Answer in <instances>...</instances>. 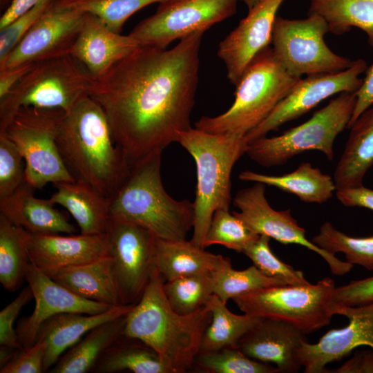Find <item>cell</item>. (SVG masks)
I'll return each instance as SVG.
<instances>
[{"mask_svg": "<svg viewBox=\"0 0 373 373\" xmlns=\"http://www.w3.org/2000/svg\"><path fill=\"white\" fill-rule=\"evenodd\" d=\"M204 32L171 49L140 46L101 76L88 96L107 117L114 141L129 165L161 152L191 128Z\"/></svg>", "mask_w": 373, "mask_h": 373, "instance_id": "1", "label": "cell"}, {"mask_svg": "<svg viewBox=\"0 0 373 373\" xmlns=\"http://www.w3.org/2000/svg\"><path fill=\"white\" fill-rule=\"evenodd\" d=\"M56 143L73 178L109 198L129 173L130 165L114 141L104 111L88 95L64 113Z\"/></svg>", "mask_w": 373, "mask_h": 373, "instance_id": "2", "label": "cell"}, {"mask_svg": "<svg viewBox=\"0 0 373 373\" xmlns=\"http://www.w3.org/2000/svg\"><path fill=\"white\" fill-rule=\"evenodd\" d=\"M164 281L155 268L140 300L126 316L123 335L153 348L172 373L191 372L211 314L207 306L189 315L176 313L165 296Z\"/></svg>", "mask_w": 373, "mask_h": 373, "instance_id": "3", "label": "cell"}, {"mask_svg": "<svg viewBox=\"0 0 373 373\" xmlns=\"http://www.w3.org/2000/svg\"><path fill=\"white\" fill-rule=\"evenodd\" d=\"M161 155L151 153L130 166L110 198V217L141 225L161 239L186 240L193 228V202L176 200L166 192L161 179Z\"/></svg>", "mask_w": 373, "mask_h": 373, "instance_id": "4", "label": "cell"}, {"mask_svg": "<svg viewBox=\"0 0 373 373\" xmlns=\"http://www.w3.org/2000/svg\"><path fill=\"white\" fill-rule=\"evenodd\" d=\"M177 142L195 162V218L191 240L204 248L213 213L219 209H229L231 173L236 162L245 153L248 143L243 135L213 134L192 127L180 132Z\"/></svg>", "mask_w": 373, "mask_h": 373, "instance_id": "5", "label": "cell"}, {"mask_svg": "<svg viewBox=\"0 0 373 373\" xmlns=\"http://www.w3.org/2000/svg\"><path fill=\"white\" fill-rule=\"evenodd\" d=\"M300 79L280 64L269 46L255 57L236 85L231 106L218 116L202 117L195 127L213 134L245 135L269 115Z\"/></svg>", "mask_w": 373, "mask_h": 373, "instance_id": "6", "label": "cell"}, {"mask_svg": "<svg viewBox=\"0 0 373 373\" xmlns=\"http://www.w3.org/2000/svg\"><path fill=\"white\" fill-rule=\"evenodd\" d=\"M92 75L70 55L32 64L21 80L0 99V132L21 107L70 111L88 95Z\"/></svg>", "mask_w": 373, "mask_h": 373, "instance_id": "7", "label": "cell"}, {"mask_svg": "<svg viewBox=\"0 0 373 373\" xmlns=\"http://www.w3.org/2000/svg\"><path fill=\"white\" fill-rule=\"evenodd\" d=\"M356 101L355 93H341L305 122L280 135L265 136L248 143L245 153L265 167L283 165L307 151H321L332 160L334 140L347 128Z\"/></svg>", "mask_w": 373, "mask_h": 373, "instance_id": "8", "label": "cell"}, {"mask_svg": "<svg viewBox=\"0 0 373 373\" xmlns=\"http://www.w3.org/2000/svg\"><path fill=\"white\" fill-rule=\"evenodd\" d=\"M335 288L334 280L325 277L316 284L269 287L232 300L245 314L283 321L307 334L331 322Z\"/></svg>", "mask_w": 373, "mask_h": 373, "instance_id": "9", "label": "cell"}, {"mask_svg": "<svg viewBox=\"0 0 373 373\" xmlns=\"http://www.w3.org/2000/svg\"><path fill=\"white\" fill-rule=\"evenodd\" d=\"M65 112L59 108L21 107L3 132L25 160L26 182L36 189L48 183L73 182L59 154L56 135Z\"/></svg>", "mask_w": 373, "mask_h": 373, "instance_id": "10", "label": "cell"}, {"mask_svg": "<svg viewBox=\"0 0 373 373\" xmlns=\"http://www.w3.org/2000/svg\"><path fill=\"white\" fill-rule=\"evenodd\" d=\"M329 32L327 22L316 14H308L302 19L276 16L271 38L273 53L280 64L298 78L341 72L354 61L329 49L324 40Z\"/></svg>", "mask_w": 373, "mask_h": 373, "instance_id": "11", "label": "cell"}, {"mask_svg": "<svg viewBox=\"0 0 373 373\" xmlns=\"http://www.w3.org/2000/svg\"><path fill=\"white\" fill-rule=\"evenodd\" d=\"M238 0H169L130 32L141 46L166 48L195 32H204L232 16Z\"/></svg>", "mask_w": 373, "mask_h": 373, "instance_id": "12", "label": "cell"}, {"mask_svg": "<svg viewBox=\"0 0 373 373\" xmlns=\"http://www.w3.org/2000/svg\"><path fill=\"white\" fill-rule=\"evenodd\" d=\"M106 235L123 305H135L155 269L157 237L137 224L110 217Z\"/></svg>", "mask_w": 373, "mask_h": 373, "instance_id": "13", "label": "cell"}, {"mask_svg": "<svg viewBox=\"0 0 373 373\" xmlns=\"http://www.w3.org/2000/svg\"><path fill=\"white\" fill-rule=\"evenodd\" d=\"M266 185L261 182L238 191L233 204L239 211L232 213L254 233L273 238L283 245L295 244L306 247L321 256L336 276L350 272L353 265L343 261L309 241L306 231L291 214V210L276 211L265 196Z\"/></svg>", "mask_w": 373, "mask_h": 373, "instance_id": "14", "label": "cell"}, {"mask_svg": "<svg viewBox=\"0 0 373 373\" xmlns=\"http://www.w3.org/2000/svg\"><path fill=\"white\" fill-rule=\"evenodd\" d=\"M366 69V61L358 59L341 72L300 78L269 115L245 135L247 142L267 136L269 132L305 115L329 97L344 92L356 93L363 82L358 76Z\"/></svg>", "mask_w": 373, "mask_h": 373, "instance_id": "15", "label": "cell"}, {"mask_svg": "<svg viewBox=\"0 0 373 373\" xmlns=\"http://www.w3.org/2000/svg\"><path fill=\"white\" fill-rule=\"evenodd\" d=\"M84 15L57 0L53 2L0 63V69L70 55Z\"/></svg>", "mask_w": 373, "mask_h": 373, "instance_id": "16", "label": "cell"}, {"mask_svg": "<svg viewBox=\"0 0 373 373\" xmlns=\"http://www.w3.org/2000/svg\"><path fill=\"white\" fill-rule=\"evenodd\" d=\"M334 313L345 316L349 324L328 331L316 343L302 345L297 358L305 373H326L328 363L340 361L359 346L373 350V302L359 306L334 303Z\"/></svg>", "mask_w": 373, "mask_h": 373, "instance_id": "17", "label": "cell"}, {"mask_svg": "<svg viewBox=\"0 0 373 373\" xmlns=\"http://www.w3.org/2000/svg\"><path fill=\"white\" fill-rule=\"evenodd\" d=\"M25 280L30 287L35 305L32 313L21 318L16 328L23 349L36 341L42 324L52 316L64 312L96 314L113 306L82 298L55 282L30 262Z\"/></svg>", "mask_w": 373, "mask_h": 373, "instance_id": "18", "label": "cell"}, {"mask_svg": "<svg viewBox=\"0 0 373 373\" xmlns=\"http://www.w3.org/2000/svg\"><path fill=\"white\" fill-rule=\"evenodd\" d=\"M285 0H260L218 46V55L236 85L255 57L271 43L276 13Z\"/></svg>", "mask_w": 373, "mask_h": 373, "instance_id": "19", "label": "cell"}, {"mask_svg": "<svg viewBox=\"0 0 373 373\" xmlns=\"http://www.w3.org/2000/svg\"><path fill=\"white\" fill-rule=\"evenodd\" d=\"M30 261L50 277L70 267L89 263L109 255L105 234H32L28 242Z\"/></svg>", "mask_w": 373, "mask_h": 373, "instance_id": "20", "label": "cell"}, {"mask_svg": "<svg viewBox=\"0 0 373 373\" xmlns=\"http://www.w3.org/2000/svg\"><path fill=\"white\" fill-rule=\"evenodd\" d=\"M306 334L283 321L262 318L240 340L238 349L248 357L273 363L280 372H296L301 365L297 352Z\"/></svg>", "mask_w": 373, "mask_h": 373, "instance_id": "21", "label": "cell"}, {"mask_svg": "<svg viewBox=\"0 0 373 373\" xmlns=\"http://www.w3.org/2000/svg\"><path fill=\"white\" fill-rule=\"evenodd\" d=\"M140 46L129 35L115 32L97 16L84 12L79 33L70 55L83 64L92 77H96Z\"/></svg>", "mask_w": 373, "mask_h": 373, "instance_id": "22", "label": "cell"}, {"mask_svg": "<svg viewBox=\"0 0 373 373\" xmlns=\"http://www.w3.org/2000/svg\"><path fill=\"white\" fill-rule=\"evenodd\" d=\"M133 305L113 306L96 314L64 312L46 320L41 326L36 339L46 344L44 372L57 362L64 352L76 344L92 329L104 322L127 314Z\"/></svg>", "mask_w": 373, "mask_h": 373, "instance_id": "23", "label": "cell"}, {"mask_svg": "<svg viewBox=\"0 0 373 373\" xmlns=\"http://www.w3.org/2000/svg\"><path fill=\"white\" fill-rule=\"evenodd\" d=\"M27 182L10 195L0 199V213L32 234H73L77 228L54 207L50 199L34 195Z\"/></svg>", "mask_w": 373, "mask_h": 373, "instance_id": "24", "label": "cell"}, {"mask_svg": "<svg viewBox=\"0 0 373 373\" xmlns=\"http://www.w3.org/2000/svg\"><path fill=\"white\" fill-rule=\"evenodd\" d=\"M54 204L64 207L73 217L84 235L105 234L110 219V198L81 181L53 183Z\"/></svg>", "mask_w": 373, "mask_h": 373, "instance_id": "25", "label": "cell"}, {"mask_svg": "<svg viewBox=\"0 0 373 373\" xmlns=\"http://www.w3.org/2000/svg\"><path fill=\"white\" fill-rule=\"evenodd\" d=\"M229 262V258L207 251L191 240L157 239L155 266L165 281L193 274H211Z\"/></svg>", "mask_w": 373, "mask_h": 373, "instance_id": "26", "label": "cell"}, {"mask_svg": "<svg viewBox=\"0 0 373 373\" xmlns=\"http://www.w3.org/2000/svg\"><path fill=\"white\" fill-rule=\"evenodd\" d=\"M50 277L86 299L111 306L123 305L110 256L89 263L62 269Z\"/></svg>", "mask_w": 373, "mask_h": 373, "instance_id": "27", "label": "cell"}, {"mask_svg": "<svg viewBox=\"0 0 373 373\" xmlns=\"http://www.w3.org/2000/svg\"><path fill=\"white\" fill-rule=\"evenodd\" d=\"M350 133L334 173L336 190L363 185L373 165V106L351 125Z\"/></svg>", "mask_w": 373, "mask_h": 373, "instance_id": "28", "label": "cell"}, {"mask_svg": "<svg viewBox=\"0 0 373 373\" xmlns=\"http://www.w3.org/2000/svg\"><path fill=\"white\" fill-rule=\"evenodd\" d=\"M238 177L245 182H261L275 186L307 203L323 204L336 191L330 175L309 162H303L294 171L283 175H265L247 170L242 171Z\"/></svg>", "mask_w": 373, "mask_h": 373, "instance_id": "29", "label": "cell"}, {"mask_svg": "<svg viewBox=\"0 0 373 373\" xmlns=\"http://www.w3.org/2000/svg\"><path fill=\"white\" fill-rule=\"evenodd\" d=\"M126 316L108 321L92 329L59 358L49 372H93L102 354L123 335Z\"/></svg>", "mask_w": 373, "mask_h": 373, "instance_id": "30", "label": "cell"}, {"mask_svg": "<svg viewBox=\"0 0 373 373\" xmlns=\"http://www.w3.org/2000/svg\"><path fill=\"white\" fill-rule=\"evenodd\" d=\"M172 373L159 354L140 340L122 335L102 354L93 372Z\"/></svg>", "mask_w": 373, "mask_h": 373, "instance_id": "31", "label": "cell"}, {"mask_svg": "<svg viewBox=\"0 0 373 373\" xmlns=\"http://www.w3.org/2000/svg\"><path fill=\"white\" fill-rule=\"evenodd\" d=\"M30 233L0 213V283L10 291H17L26 278L30 258Z\"/></svg>", "mask_w": 373, "mask_h": 373, "instance_id": "32", "label": "cell"}, {"mask_svg": "<svg viewBox=\"0 0 373 373\" xmlns=\"http://www.w3.org/2000/svg\"><path fill=\"white\" fill-rule=\"evenodd\" d=\"M205 306L209 309L211 318L202 336L200 351L238 347L240 338L262 318L245 313L233 314L215 294L211 296Z\"/></svg>", "mask_w": 373, "mask_h": 373, "instance_id": "33", "label": "cell"}, {"mask_svg": "<svg viewBox=\"0 0 373 373\" xmlns=\"http://www.w3.org/2000/svg\"><path fill=\"white\" fill-rule=\"evenodd\" d=\"M308 14L327 22L329 32L341 35L352 27L364 31L373 47V0H309Z\"/></svg>", "mask_w": 373, "mask_h": 373, "instance_id": "34", "label": "cell"}, {"mask_svg": "<svg viewBox=\"0 0 373 373\" xmlns=\"http://www.w3.org/2000/svg\"><path fill=\"white\" fill-rule=\"evenodd\" d=\"M213 294L224 303L229 299L262 288L287 285L267 276L254 265L243 270H236L229 262L211 274Z\"/></svg>", "mask_w": 373, "mask_h": 373, "instance_id": "35", "label": "cell"}, {"mask_svg": "<svg viewBox=\"0 0 373 373\" xmlns=\"http://www.w3.org/2000/svg\"><path fill=\"white\" fill-rule=\"evenodd\" d=\"M312 242L325 251L334 255L344 254L347 262L373 270V235L352 237L336 229L329 222H324Z\"/></svg>", "mask_w": 373, "mask_h": 373, "instance_id": "36", "label": "cell"}, {"mask_svg": "<svg viewBox=\"0 0 373 373\" xmlns=\"http://www.w3.org/2000/svg\"><path fill=\"white\" fill-rule=\"evenodd\" d=\"M163 289L171 308L178 314L189 315L205 306L213 294L211 274H193L167 280Z\"/></svg>", "mask_w": 373, "mask_h": 373, "instance_id": "37", "label": "cell"}, {"mask_svg": "<svg viewBox=\"0 0 373 373\" xmlns=\"http://www.w3.org/2000/svg\"><path fill=\"white\" fill-rule=\"evenodd\" d=\"M192 370L204 373H278L276 367L252 359L238 347H228L213 351H200Z\"/></svg>", "mask_w": 373, "mask_h": 373, "instance_id": "38", "label": "cell"}, {"mask_svg": "<svg viewBox=\"0 0 373 373\" xmlns=\"http://www.w3.org/2000/svg\"><path fill=\"white\" fill-rule=\"evenodd\" d=\"M169 0H57L67 7L97 16L111 30L120 33L126 21L139 10Z\"/></svg>", "mask_w": 373, "mask_h": 373, "instance_id": "39", "label": "cell"}, {"mask_svg": "<svg viewBox=\"0 0 373 373\" xmlns=\"http://www.w3.org/2000/svg\"><path fill=\"white\" fill-rule=\"evenodd\" d=\"M258 236L242 220L231 213L229 209H219L213 214L203 247L220 245L243 253Z\"/></svg>", "mask_w": 373, "mask_h": 373, "instance_id": "40", "label": "cell"}, {"mask_svg": "<svg viewBox=\"0 0 373 373\" xmlns=\"http://www.w3.org/2000/svg\"><path fill=\"white\" fill-rule=\"evenodd\" d=\"M270 238L259 235L244 251L247 256L262 272L268 276L284 281L287 285L309 283L301 271L278 258L269 247Z\"/></svg>", "mask_w": 373, "mask_h": 373, "instance_id": "41", "label": "cell"}, {"mask_svg": "<svg viewBox=\"0 0 373 373\" xmlns=\"http://www.w3.org/2000/svg\"><path fill=\"white\" fill-rule=\"evenodd\" d=\"M23 159L15 143L0 133V199L10 195L26 182Z\"/></svg>", "mask_w": 373, "mask_h": 373, "instance_id": "42", "label": "cell"}, {"mask_svg": "<svg viewBox=\"0 0 373 373\" xmlns=\"http://www.w3.org/2000/svg\"><path fill=\"white\" fill-rule=\"evenodd\" d=\"M52 3H43L33 7L0 30V63L4 61L33 24Z\"/></svg>", "mask_w": 373, "mask_h": 373, "instance_id": "43", "label": "cell"}, {"mask_svg": "<svg viewBox=\"0 0 373 373\" xmlns=\"http://www.w3.org/2000/svg\"><path fill=\"white\" fill-rule=\"evenodd\" d=\"M32 298L33 294L28 285L0 312V345L22 350L14 323L21 309Z\"/></svg>", "mask_w": 373, "mask_h": 373, "instance_id": "44", "label": "cell"}, {"mask_svg": "<svg viewBox=\"0 0 373 373\" xmlns=\"http://www.w3.org/2000/svg\"><path fill=\"white\" fill-rule=\"evenodd\" d=\"M46 344L36 341L30 347L18 350L15 356L1 367V373L44 372Z\"/></svg>", "mask_w": 373, "mask_h": 373, "instance_id": "45", "label": "cell"}, {"mask_svg": "<svg viewBox=\"0 0 373 373\" xmlns=\"http://www.w3.org/2000/svg\"><path fill=\"white\" fill-rule=\"evenodd\" d=\"M334 302L346 306H359L373 302V276L353 280L336 287Z\"/></svg>", "mask_w": 373, "mask_h": 373, "instance_id": "46", "label": "cell"}, {"mask_svg": "<svg viewBox=\"0 0 373 373\" xmlns=\"http://www.w3.org/2000/svg\"><path fill=\"white\" fill-rule=\"evenodd\" d=\"M336 198L346 207H359L373 211V190L363 185L336 191Z\"/></svg>", "mask_w": 373, "mask_h": 373, "instance_id": "47", "label": "cell"}, {"mask_svg": "<svg viewBox=\"0 0 373 373\" xmlns=\"http://www.w3.org/2000/svg\"><path fill=\"white\" fill-rule=\"evenodd\" d=\"M365 71L366 75L362 84L355 93L356 104L347 128L365 110L373 106V64Z\"/></svg>", "mask_w": 373, "mask_h": 373, "instance_id": "48", "label": "cell"}, {"mask_svg": "<svg viewBox=\"0 0 373 373\" xmlns=\"http://www.w3.org/2000/svg\"><path fill=\"white\" fill-rule=\"evenodd\" d=\"M326 373H373V350L357 351L341 366Z\"/></svg>", "mask_w": 373, "mask_h": 373, "instance_id": "49", "label": "cell"}, {"mask_svg": "<svg viewBox=\"0 0 373 373\" xmlns=\"http://www.w3.org/2000/svg\"><path fill=\"white\" fill-rule=\"evenodd\" d=\"M57 0H12L0 19V30L33 7Z\"/></svg>", "mask_w": 373, "mask_h": 373, "instance_id": "50", "label": "cell"}, {"mask_svg": "<svg viewBox=\"0 0 373 373\" xmlns=\"http://www.w3.org/2000/svg\"><path fill=\"white\" fill-rule=\"evenodd\" d=\"M32 64L0 69V99L8 94L21 80L30 70Z\"/></svg>", "mask_w": 373, "mask_h": 373, "instance_id": "51", "label": "cell"}, {"mask_svg": "<svg viewBox=\"0 0 373 373\" xmlns=\"http://www.w3.org/2000/svg\"><path fill=\"white\" fill-rule=\"evenodd\" d=\"M19 350V349L6 346L1 345L0 348V366L2 367L6 363H8Z\"/></svg>", "mask_w": 373, "mask_h": 373, "instance_id": "52", "label": "cell"}, {"mask_svg": "<svg viewBox=\"0 0 373 373\" xmlns=\"http://www.w3.org/2000/svg\"><path fill=\"white\" fill-rule=\"evenodd\" d=\"M242 1L248 8V10L251 8L260 0H238Z\"/></svg>", "mask_w": 373, "mask_h": 373, "instance_id": "53", "label": "cell"}, {"mask_svg": "<svg viewBox=\"0 0 373 373\" xmlns=\"http://www.w3.org/2000/svg\"><path fill=\"white\" fill-rule=\"evenodd\" d=\"M6 1H8V0H0L1 7L2 6H4L6 5Z\"/></svg>", "mask_w": 373, "mask_h": 373, "instance_id": "54", "label": "cell"}]
</instances>
